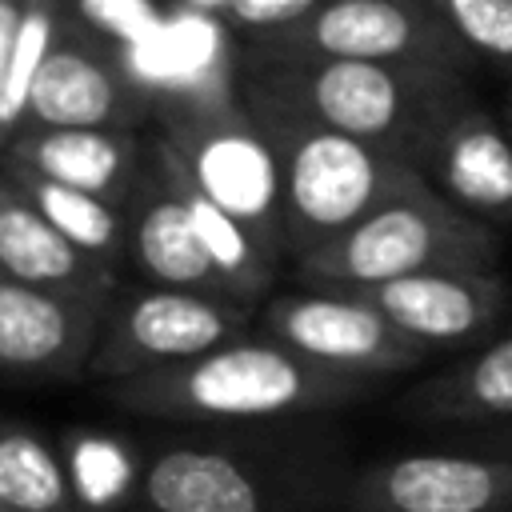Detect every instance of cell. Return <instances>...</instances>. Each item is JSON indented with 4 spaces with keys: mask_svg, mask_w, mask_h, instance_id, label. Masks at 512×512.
I'll list each match as a JSON object with an SVG mask.
<instances>
[{
    "mask_svg": "<svg viewBox=\"0 0 512 512\" xmlns=\"http://www.w3.org/2000/svg\"><path fill=\"white\" fill-rule=\"evenodd\" d=\"M380 380L300 356L268 332H244L196 360L112 380L108 400L124 412L180 424H264L356 404Z\"/></svg>",
    "mask_w": 512,
    "mask_h": 512,
    "instance_id": "1",
    "label": "cell"
},
{
    "mask_svg": "<svg viewBox=\"0 0 512 512\" xmlns=\"http://www.w3.org/2000/svg\"><path fill=\"white\" fill-rule=\"evenodd\" d=\"M240 84L268 88L312 120L412 160L432 124L472 92V72L392 60L280 56L244 44Z\"/></svg>",
    "mask_w": 512,
    "mask_h": 512,
    "instance_id": "2",
    "label": "cell"
},
{
    "mask_svg": "<svg viewBox=\"0 0 512 512\" xmlns=\"http://www.w3.org/2000/svg\"><path fill=\"white\" fill-rule=\"evenodd\" d=\"M240 100L272 140L280 164L284 240L292 260L336 240L420 176L408 156L336 132L268 88L240 84Z\"/></svg>",
    "mask_w": 512,
    "mask_h": 512,
    "instance_id": "3",
    "label": "cell"
},
{
    "mask_svg": "<svg viewBox=\"0 0 512 512\" xmlns=\"http://www.w3.org/2000/svg\"><path fill=\"white\" fill-rule=\"evenodd\" d=\"M500 236L424 176L408 180L336 240L296 260V284L372 288L440 268H496Z\"/></svg>",
    "mask_w": 512,
    "mask_h": 512,
    "instance_id": "4",
    "label": "cell"
},
{
    "mask_svg": "<svg viewBox=\"0 0 512 512\" xmlns=\"http://www.w3.org/2000/svg\"><path fill=\"white\" fill-rule=\"evenodd\" d=\"M156 132L172 144L184 172L196 180L200 192H208L220 208H228L244 228L256 232V240L284 260V204H280V164L272 152V140L256 124L244 100L204 108V112H180L156 120Z\"/></svg>",
    "mask_w": 512,
    "mask_h": 512,
    "instance_id": "5",
    "label": "cell"
},
{
    "mask_svg": "<svg viewBox=\"0 0 512 512\" xmlns=\"http://www.w3.org/2000/svg\"><path fill=\"white\" fill-rule=\"evenodd\" d=\"M320 484L300 460L232 444H168L140 468L144 512H304Z\"/></svg>",
    "mask_w": 512,
    "mask_h": 512,
    "instance_id": "6",
    "label": "cell"
},
{
    "mask_svg": "<svg viewBox=\"0 0 512 512\" xmlns=\"http://www.w3.org/2000/svg\"><path fill=\"white\" fill-rule=\"evenodd\" d=\"M256 320V308H244L224 296L140 284L112 296L100 348L92 356V380H132L144 372H160L184 360H196L236 336H244Z\"/></svg>",
    "mask_w": 512,
    "mask_h": 512,
    "instance_id": "7",
    "label": "cell"
},
{
    "mask_svg": "<svg viewBox=\"0 0 512 512\" xmlns=\"http://www.w3.org/2000/svg\"><path fill=\"white\" fill-rule=\"evenodd\" d=\"M248 48L280 56H340V60H392L476 72L480 64L440 20L432 0H324L304 20L252 36Z\"/></svg>",
    "mask_w": 512,
    "mask_h": 512,
    "instance_id": "8",
    "label": "cell"
},
{
    "mask_svg": "<svg viewBox=\"0 0 512 512\" xmlns=\"http://www.w3.org/2000/svg\"><path fill=\"white\" fill-rule=\"evenodd\" d=\"M256 324L316 364L372 380L408 372L432 356L352 288L296 284L288 292H272L256 308Z\"/></svg>",
    "mask_w": 512,
    "mask_h": 512,
    "instance_id": "9",
    "label": "cell"
},
{
    "mask_svg": "<svg viewBox=\"0 0 512 512\" xmlns=\"http://www.w3.org/2000/svg\"><path fill=\"white\" fill-rule=\"evenodd\" d=\"M232 32L236 28L224 16L172 0L144 40L116 48L128 80L152 108V124L240 100V56Z\"/></svg>",
    "mask_w": 512,
    "mask_h": 512,
    "instance_id": "10",
    "label": "cell"
},
{
    "mask_svg": "<svg viewBox=\"0 0 512 512\" xmlns=\"http://www.w3.org/2000/svg\"><path fill=\"white\" fill-rule=\"evenodd\" d=\"M116 292H60L0 276L4 376L12 384H68L88 376Z\"/></svg>",
    "mask_w": 512,
    "mask_h": 512,
    "instance_id": "11",
    "label": "cell"
},
{
    "mask_svg": "<svg viewBox=\"0 0 512 512\" xmlns=\"http://www.w3.org/2000/svg\"><path fill=\"white\" fill-rule=\"evenodd\" d=\"M348 512H512V452H404L344 484Z\"/></svg>",
    "mask_w": 512,
    "mask_h": 512,
    "instance_id": "12",
    "label": "cell"
},
{
    "mask_svg": "<svg viewBox=\"0 0 512 512\" xmlns=\"http://www.w3.org/2000/svg\"><path fill=\"white\" fill-rule=\"evenodd\" d=\"M148 120L152 108L128 80L116 44L64 12L56 44L36 72L24 128H144Z\"/></svg>",
    "mask_w": 512,
    "mask_h": 512,
    "instance_id": "13",
    "label": "cell"
},
{
    "mask_svg": "<svg viewBox=\"0 0 512 512\" xmlns=\"http://www.w3.org/2000/svg\"><path fill=\"white\" fill-rule=\"evenodd\" d=\"M412 164L456 208L496 224H512V132L476 92L456 100L424 136Z\"/></svg>",
    "mask_w": 512,
    "mask_h": 512,
    "instance_id": "14",
    "label": "cell"
},
{
    "mask_svg": "<svg viewBox=\"0 0 512 512\" xmlns=\"http://www.w3.org/2000/svg\"><path fill=\"white\" fill-rule=\"evenodd\" d=\"M352 292L368 296L400 332L420 340L428 352L480 340L508 308V276L500 268H440Z\"/></svg>",
    "mask_w": 512,
    "mask_h": 512,
    "instance_id": "15",
    "label": "cell"
},
{
    "mask_svg": "<svg viewBox=\"0 0 512 512\" xmlns=\"http://www.w3.org/2000/svg\"><path fill=\"white\" fill-rule=\"evenodd\" d=\"M0 160L128 208L148 168V136H140V128H32L28 124L8 144H0Z\"/></svg>",
    "mask_w": 512,
    "mask_h": 512,
    "instance_id": "16",
    "label": "cell"
},
{
    "mask_svg": "<svg viewBox=\"0 0 512 512\" xmlns=\"http://www.w3.org/2000/svg\"><path fill=\"white\" fill-rule=\"evenodd\" d=\"M128 216V264L144 276V284L160 288H188L232 300V288L216 272L204 240L192 228L184 200L176 196L172 180L156 164L148 148V168L124 208Z\"/></svg>",
    "mask_w": 512,
    "mask_h": 512,
    "instance_id": "17",
    "label": "cell"
},
{
    "mask_svg": "<svg viewBox=\"0 0 512 512\" xmlns=\"http://www.w3.org/2000/svg\"><path fill=\"white\" fill-rule=\"evenodd\" d=\"M0 276L60 292L120 288V268L72 244L4 172H0Z\"/></svg>",
    "mask_w": 512,
    "mask_h": 512,
    "instance_id": "18",
    "label": "cell"
},
{
    "mask_svg": "<svg viewBox=\"0 0 512 512\" xmlns=\"http://www.w3.org/2000/svg\"><path fill=\"white\" fill-rule=\"evenodd\" d=\"M148 148H152L156 164L164 168V176L172 180L176 196L184 200L196 236L204 240V248H208V256H212L216 272H220L224 284L232 288V300L244 304V308H260V304L272 296V284H276V272H280L284 260H276V256L256 240L252 228H244L228 208H220L208 192L196 188V180L184 172L180 156L172 152V144H168L160 132L148 136Z\"/></svg>",
    "mask_w": 512,
    "mask_h": 512,
    "instance_id": "19",
    "label": "cell"
},
{
    "mask_svg": "<svg viewBox=\"0 0 512 512\" xmlns=\"http://www.w3.org/2000/svg\"><path fill=\"white\" fill-rule=\"evenodd\" d=\"M396 408L420 424L504 428L512 424V336L484 344L448 372L408 388Z\"/></svg>",
    "mask_w": 512,
    "mask_h": 512,
    "instance_id": "20",
    "label": "cell"
},
{
    "mask_svg": "<svg viewBox=\"0 0 512 512\" xmlns=\"http://www.w3.org/2000/svg\"><path fill=\"white\" fill-rule=\"evenodd\" d=\"M64 20V0H0V144L28 116L36 72L44 68Z\"/></svg>",
    "mask_w": 512,
    "mask_h": 512,
    "instance_id": "21",
    "label": "cell"
},
{
    "mask_svg": "<svg viewBox=\"0 0 512 512\" xmlns=\"http://www.w3.org/2000/svg\"><path fill=\"white\" fill-rule=\"evenodd\" d=\"M0 172L72 240L80 244L84 252H92L96 260L112 264L124 272L128 264V216L120 204L96 196V192H84V188H72V184H60V180H48L32 168H20V164H0Z\"/></svg>",
    "mask_w": 512,
    "mask_h": 512,
    "instance_id": "22",
    "label": "cell"
},
{
    "mask_svg": "<svg viewBox=\"0 0 512 512\" xmlns=\"http://www.w3.org/2000/svg\"><path fill=\"white\" fill-rule=\"evenodd\" d=\"M0 508L8 512H76V484L48 440L8 420L0 432Z\"/></svg>",
    "mask_w": 512,
    "mask_h": 512,
    "instance_id": "23",
    "label": "cell"
},
{
    "mask_svg": "<svg viewBox=\"0 0 512 512\" xmlns=\"http://www.w3.org/2000/svg\"><path fill=\"white\" fill-rule=\"evenodd\" d=\"M476 64L512 76V0H432Z\"/></svg>",
    "mask_w": 512,
    "mask_h": 512,
    "instance_id": "24",
    "label": "cell"
},
{
    "mask_svg": "<svg viewBox=\"0 0 512 512\" xmlns=\"http://www.w3.org/2000/svg\"><path fill=\"white\" fill-rule=\"evenodd\" d=\"M64 12L88 32H96L100 40L124 48V44L144 40L164 20L168 4L160 0H64Z\"/></svg>",
    "mask_w": 512,
    "mask_h": 512,
    "instance_id": "25",
    "label": "cell"
},
{
    "mask_svg": "<svg viewBox=\"0 0 512 512\" xmlns=\"http://www.w3.org/2000/svg\"><path fill=\"white\" fill-rule=\"evenodd\" d=\"M324 0H236L232 12L224 16L244 40L264 36V32H280L296 20H304L308 12H316Z\"/></svg>",
    "mask_w": 512,
    "mask_h": 512,
    "instance_id": "26",
    "label": "cell"
},
{
    "mask_svg": "<svg viewBox=\"0 0 512 512\" xmlns=\"http://www.w3.org/2000/svg\"><path fill=\"white\" fill-rule=\"evenodd\" d=\"M480 440L492 452H512V424H504V428H480Z\"/></svg>",
    "mask_w": 512,
    "mask_h": 512,
    "instance_id": "27",
    "label": "cell"
},
{
    "mask_svg": "<svg viewBox=\"0 0 512 512\" xmlns=\"http://www.w3.org/2000/svg\"><path fill=\"white\" fill-rule=\"evenodd\" d=\"M176 4H188V8H200V12H216V16H228L236 0H176Z\"/></svg>",
    "mask_w": 512,
    "mask_h": 512,
    "instance_id": "28",
    "label": "cell"
},
{
    "mask_svg": "<svg viewBox=\"0 0 512 512\" xmlns=\"http://www.w3.org/2000/svg\"><path fill=\"white\" fill-rule=\"evenodd\" d=\"M504 124H508V132H512V100L504 104Z\"/></svg>",
    "mask_w": 512,
    "mask_h": 512,
    "instance_id": "29",
    "label": "cell"
},
{
    "mask_svg": "<svg viewBox=\"0 0 512 512\" xmlns=\"http://www.w3.org/2000/svg\"><path fill=\"white\" fill-rule=\"evenodd\" d=\"M508 100H512V88H508Z\"/></svg>",
    "mask_w": 512,
    "mask_h": 512,
    "instance_id": "30",
    "label": "cell"
},
{
    "mask_svg": "<svg viewBox=\"0 0 512 512\" xmlns=\"http://www.w3.org/2000/svg\"><path fill=\"white\" fill-rule=\"evenodd\" d=\"M0 512H8V508H0Z\"/></svg>",
    "mask_w": 512,
    "mask_h": 512,
    "instance_id": "31",
    "label": "cell"
}]
</instances>
